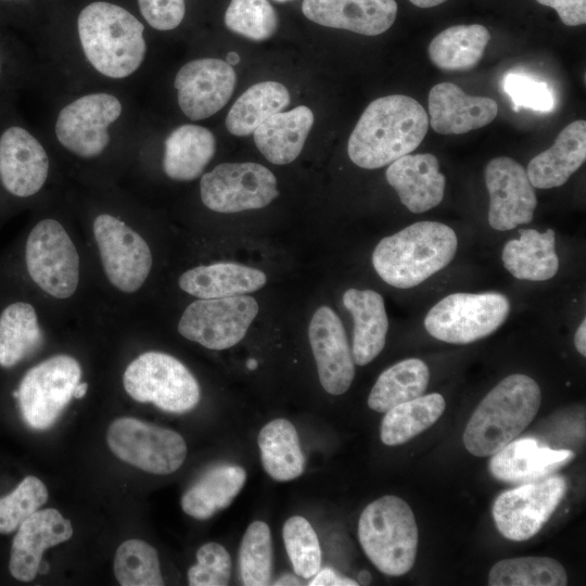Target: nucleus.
<instances>
[{
	"label": "nucleus",
	"mask_w": 586,
	"mask_h": 586,
	"mask_svg": "<svg viewBox=\"0 0 586 586\" xmlns=\"http://www.w3.org/2000/svg\"><path fill=\"white\" fill-rule=\"evenodd\" d=\"M262 464L273 480L286 482L302 475L305 457L295 426L278 418L263 426L257 437Z\"/></svg>",
	"instance_id": "32"
},
{
	"label": "nucleus",
	"mask_w": 586,
	"mask_h": 586,
	"mask_svg": "<svg viewBox=\"0 0 586 586\" xmlns=\"http://www.w3.org/2000/svg\"><path fill=\"white\" fill-rule=\"evenodd\" d=\"M49 156L41 142L26 128L13 125L0 135V181L18 198H28L43 187Z\"/></svg>",
	"instance_id": "19"
},
{
	"label": "nucleus",
	"mask_w": 586,
	"mask_h": 586,
	"mask_svg": "<svg viewBox=\"0 0 586 586\" xmlns=\"http://www.w3.org/2000/svg\"><path fill=\"white\" fill-rule=\"evenodd\" d=\"M309 586H357L358 582L342 576L331 568L319 570L308 583Z\"/></svg>",
	"instance_id": "48"
},
{
	"label": "nucleus",
	"mask_w": 586,
	"mask_h": 586,
	"mask_svg": "<svg viewBox=\"0 0 586 586\" xmlns=\"http://www.w3.org/2000/svg\"><path fill=\"white\" fill-rule=\"evenodd\" d=\"M238 563L243 585H269L273 551L270 528L265 522L254 521L246 528L240 545Z\"/></svg>",
	"instance_id": "39"
},
{
	"label": "nucleus",
	"mask_w": 586,
	"mask_h": 586,
	"mask_svg": "<svg viewBox=\"0 0 586 586\" xmlns=\"http://www.w3.org/2000/svg\"><path fill=\"white\" fill-rule=\"evenodd\" d=\"M124 113L122 100L110 92L81 94L64 104L54 120V136L69 153L90 160L110 145L112 127Z\"/></svg>",
	"instance_id": "8"
},
{
	"label": "nucleus",
	"mask_w": 586,
	"mask_h": 586,
	"mask_svg": "<svg viewBox=\"0 0 586 586\" xmlns=\"http://www.w3.org/2000/svg\"><path fill=\"white\" fill-rule=\"evenodd\" d=\"M282 538L295 574L311 578L321 566V548L311 524L301 515H293L283 524Z\"/></svg>",
	"instance_id": "41"
},
{
	"label": "nucleus",
	"mask_w": 586,
	"mask_h": 586,
	"mask_svg": "<svg viewBox=\"0 0 586 586\" xmlns=\"http://www.w3.org/2000/svg\"><path fill=\"white\" fill-rule=\"evenodd\" d=\"M93 233L111 283L126 293L139 290L152 268V254L144 239L110 214L95 217Z\"/></svg>",
	"instance_id": "15"
},
{
	"label": "nucleus",
	"mask_w": 586,
	"mask_h": 586,
	"mask_svg": "<svg viewBox=\"0 0 586 586\" xmlns=\"http://www.w3.org/2000/svg\"><path fill=\"white\" fill-rule=\"evenodd\" d=\"M144 21L161 31L177 28L186 14L184 0H137Z\"/></svg>",
	"instance_id": "46"
},
{
	"label": "nucleus",
	"mask_w": 586,
	"mask_h": 586,
	"mask_svg": "<svg viewBox=\"0 0 586 586\" xmlns=\"http://www.w3.org/2000/svg\"><path fill=\"white\" fill-rule=\"evenodd\" d=\"M519 232V238L509 240L502 249L504 267L520 280L546 281L553 278L559 269L555 231L521 229Z\"/></svg>",
	"instance_id": "30"
},
{
	"label": "nucleus",
	"mask_w": 586,
	"mask_h": 586,
	"mask_svg": "<svg viewBox=\"0 0 586 586\" xmlns=\"http://www.w3.org/2000/svg\"><path fill=\"white\" fill-rule=\"evenodd\" d=\"M542 393L534 379L513 373L502 379L481 400L463 432L466 449L488 457L530 425L540 407Z\"/></svg>",
	"instance_id": "4"
},
{
	"label": "nucleus",
	"mask_w": 586,
	"mask_h": 586,
	"mask_svg": "<svg viewBox=\"0 0 586 586\" xmlns=\"http://www.w3.org/2000/svg\"><path fill=\"white\" fill-rule=\"evenodd\" d=\"M266 282L262 270L232 262L194 267L183 272L178 281L182 291L204 300L255 292Z\"/></svg>",
	"instance_id": "27"
},
{
	"label": "nucleus",
	"mask_w": 586,
	"mask_h": 586,
	"mask_svg": "<svg viewBox=\"0 0 586 586\" xmlns=\"http://www.w3.org/2000/svg\"><path fill=\"white\" fill-rule=\"evenodd\" d=\"M16 531L9 569L22 582L36 577L46 549L68 540L74 532L71 521L51 508L35 511Z\"/></svg>",
	"instance_id": "20"
},
{
	"label": "nucleus",
	"mask_w": 586,
	"mask_h": 586,
	"mask_svg": "<svg viewBox=\"0 0 586 586\" xmlns=\"http://www.w3.org/2000/svg\"><path fill=\"white\" fill-rule=\"evenodd\" d=\"M489 472L501 482L525 484L544 479L574 458L568 449L543 446L532 437L511 441L492 455Z\"/></svg>",
	"instance_id": "24"
},
{
	"label": "nucleus",
	"mask_w": 586,
	"mask_h": 586,
	"mask_svg": "<svg viewBox=\"0 0 586 586\" xmlns=\"http://www.w3.org/2000/svg\"><path fill=\"white\" fill-rule=\"evenodd\" d=\"M48 500V489L34 475L26 476L16 488L0 497V533L10 534Z\"/></svg>",
	"instance_id": "43"
},
{
	"label": "nucleus",
	"mask_w": 586,
	"mask_h": 586,
	"mask_svg": "<svg viewBox=\"0 0 586 586\" xmlns=\"http://www.w3.org/2000/svg\"><path fill=\"white\" fill-rule=\"evenodd\" d=\"M235 82V72L226 61L215 58L189 61L174 79L179 109L191 120L208 118L228 103Z\"/></svg>",
	"instance_id": "16"
},
{
	"label": "nucleus",
	"mask_w": 586,
	"mask_h": 586,
	"mask_svg": "<svg viewBox=\"0 0 586 586\" xmlns=\"http://www.w3.org/2000/svg\"><path fill=\"white\" fill-rule=\"evenodd\" d=\"M215 152L216 139L209 129L194 124L178 126L164 141L163 170L176 181L194 180Z\"/></svg>",
	"instance_id": "29"
},
{
	"label": "nucleus",
	"mask_w": 586,
	"mask_h": 586,
	"mask_svg": "<svg viewBox=\"0 0 586 586\" xmlns=\"http://www.w3.org/2000/svg\"><path fill=\"white\" fill-rule=\"evenodd\" d=\"M198 562L188 570L191 586H226L231 577V558L218 543H206L196 551Z\"/></svg>",
	"instance_id": "45"
},
{
	"label": "nucleus",
	"mask_w": 586,
	"mask_h": 586,
	"mask_svg": "<svg viewBox=\"0 0 586 586\" xmlns=\"http://www.w3.org/2000/svg\"><path fill=\"white\" fill-rule=\"evenodd\" d=\"M43 342L34 307L9 305L0 315V366L10 368L37 352Z\"/></svg>",
	"instance_id": "37"
},
{
	"label": "nucleus",
	"mask_w": 586,
	"mask_h": 586,
	"mask_svg": "<svg viewBox=\"0 0 586 586\" xmlns=\"http://www.w3.org/2000/svg\"><path fill=\"white\" fill-rule=\"evenodd\" d=\"M18 395H20L18 390H16V391L13 392V397H14V398H18Z\"/></svg>",
	"instance_id": "56"
},
{
	"label": "nucleus",
	"mask_w": 586,
	"mask_h": 586,
	"mask_svg": "<svg viewBox=\"0 0 586 586\" xmlns=\"http://www.w3.org/2000/svg\"><path fill=\"white\" fill-rule=\"evenodd\" d=\"M412 4L419 8H432L444 3L447 0H409Z\"/></svg>",
	"instance_id": "51"
},
{
	"label": "nucleus",
	"mask_w": 586,
	"mask_h": 586,
	"mask_svg": "<svg viewBox=\"0 0 586 586\" xmlns=\"http://www.w3.org/2000/svg\"><path fill=\"white\" fill-rule=\"evenodd\" d=\"M489 39L491 34L483 25H455L436 35L428 52L441 69L468 71L481 61Z\"/></svg>",
	"instance_id": "33"
},
{
	"label": "nucleus",
	"mask_w": 586,
	"mask_h": 586,
	"mask_svg": "<svg viewBox=\"0 0 586 586\" xmlns=\"http://www.w3.org/2000/svg\"><path fill=\"white\" fill-rule=\"evenodd\" d=\"M361 548L382 573L400 576L415 564L418 526L410 506L395 495L370 502L358 521Z\"/></svg>",
	"instance_id": "5"
},
{
	"label": "nucleus",
	"mask_w": 586,
	"mask_h": 586,
	"mask_svg": "<svg viewBox=\"0 0 586 586\" xmlns=\"http://www.w3.org/2000/svg\"><path fill=\"white\" fill-rule=\"evenodd\" d=\"M574 345L576 351L586 356V320L584 319L578 326L574 335Z\"/></svg>",
	"instance_id": "49"
},
{
	"label": "nucleus",
	"mask_w": 586,
	"mask_h": 586,
	"mask_svg": "<svg viewBox=\"0 0 586 586\" xmlns=\"http://www.w3.org/2000/svg\"><path fill=\"white\" fill-rule=\"evenodd\" d=\"M0 72H1V62H0Z\"/></svg>",
	"instance_id": "58"
},
{
	"label": "nucleus",
	"mask_w": 586,
	"mask_h": 586,
	"mask_svg": "<svg viewBox=\"0 0 586 586\" xmlns=\"http://www.w3.org/2000/svg\"><path fill=\"white\" fill-rule=\"evenodd\" d=\"M510 302L501 293H453L424 318L426 332L450 344H469L494 333L507 319Z\"/></svg>",
	"instance_id": "7"
},
{
	"label": "nucleus",
	"mask_w": 586,
	"mask_h": 586,
	"mask_svg": "<svg viewBox=\"0 0 586 586\" xmlns=\"http://www.w3.org/2000/svg\"><path fill=\"white\" fill-rule=\"evenodd\" d=\"M343 305L354 321L352 355L354 362L365 366L384 348L388 318L382 295L373 290L348 289Z\"/></svg>",
	"instance_id": "26"
},
{
	"label": "nucleus",
	"mask_w": 586,
	"mask_h": 586,
	"mask_svg": "<svg viewBox=\"0 0 586 586\" xmlns=\"http://www.w3.org/2000/svg\"><path fill=\"white\" fill-rule=\"evenodd\" d=\"M258 310L257 301L245 294L199 298L183 311L178 331L208 349H227L245 336Z\"/></svg>",
	"instance_id": "11"
},
{
	"label": "nucleus",
	"mask_w": 586,
	"mask_h": 586,
	"mask_svg": "<svg viewBox=\"0 0 586 586\" xmlns=\"http://www.w3.org/2000/svg\"><path fill=\"white\" fill-rule=\"evenodd\" d=\"M484 177L489 194L488 224L493 229L507 231L532 221L537 198L521 164L507 156L493 158Z\"/></svg>",
	"instance_id": "17"
},
{
	"label": "nucleus",
	"mask_w": 586,
	"mask_h": 586,
	"mask_svg": "<svg viewBox=\"0 0 586 586\" xmlns=\"http://www.w3.org/2000/svg\"><path fill=\"white\" fill-rule=\"evenodd\" d=\"M445 406L441 394L431 393L391 408L381 421L382 443L387 446L407 443L432 426L443 415Z\"/></svg>",
	"instance_id": "36"
},
{
	"label": "nucleus",
	"mask_w": 586,
	"mask_h": 586,
	"mask_svg": "<svg viewBox=\"0 0 586 586\" xmlns=\"http://www.w3.org/2000/svg\"><path fill=\"white\" fill-rule=\"evenodd\" d=\"M81 377L79 362L68 355H56L30 368L18 386V404L26 424L46 430L59 419L73 398Z\"/></svg>",
	"instance_id": "10"
},
{
	"label": "nucleus",
	"mask_w": 586,
	"mask_h": 586,
	"mask_svg": "<svg viewBox=\"0 0 586 586\" xmlns=\"http://www.w3.org/2000/svg\"><path fill=\"white\" fill-rule=\"evenodd\" d=\"M76 25L84 58L100 76L124 80L142 66L148 49L144 26L125 8L91 2L79 12Z\"/></svg>",
	"instance_id": "2"
},
{
	"label": "nucleus",
	"mask_w": 586,
	"mask_h": 586,
	"mask_svg": "<svg viewBox=\"0 0 586 586\" xmlns=\"http://www.w3.org/2000/svg\"><path fill=\"white\" fill-rule=\"evenodd\" d=\"M290 104L288 89L278 81H262L246 89L233 103L226 117L231 135L245 137L269 116Z\"/></svg>",
	"instance_id": "35"
},
{
	"label": "nucleus",
	"mask_w": 586,
	"mask_h": 586,
	"mask_svg": "<svg viewBox=\"0 0 586 586\" xmlns=\"http://www.w3.org/2000/svg\"><path fill=\"white\" fill-rule=\"evenodd\" d=\"M429 117L415 99L392 94L364 111L347 144L351 161L366 169L381 168L410 154L425 137Z\"/></svg>",
	"instance_id": "1"
},
{
	"label": "nucleus",
	"mask_w": 586,
	"mask_h": 586,
	"mask_svg": "<svg viewBox=\"0 0 586 586\" xmlns=\"http://www.w3.org/2000/svg\"><path fill=\"white\" fill-rule=\"evenodd\" d=\"M489 586H564L568 575L563 565L548 557H519L495 563L489 573Z\"/></svg>",
	"instance_id": "38"
},
{
	"label": "nucleus",
	"mask_w": 586,
	"mask_h": 586,
	"mask_svg": "<svg viewBox=\"0 0 586 586\" xmlns=\"http://www.w3.org/2000/svg\"><path fill=\"white\" fill-rule=\"evenodd\" d=\"M246 367L250 369V370H254L256 369L257 367V361L254 359V358H251L246 361Z\"/></svg>",
	"instance_id": "55"
},
{
	"label": "nucleus",
	"mask_w": 586,
	"mask_h": 586,
	"mask_svg": "<svg viewBox=\"0 0 586 586\" xmlns=\"http://www.w3.org/2000/svg\"><path fill=\"white\" fill-rule=\"evenodd\" d=\"M114 573L122 586L164 585L157 551L141 539H128L118 546Z\"/></svg>",
	"instance_id": "40"
},
{
	"label": "nucleus",
	"mask_w": 586,
	"mask_h": 586,
	"mask_svg": "<svg viewBox=\"0 0 586 586\" xmlns=\"http://www.w3.org/2000/svg\"><path fill=\"white\" fill-rule=\"evenodd\" d=\"M386 180L400 202L416 214L436 207L444 198L445 177L431 153L406 154L386 169Z\"/></svg>",
	"instance_id": "23"
},
{
	"label": "nucleus",
	"mask_w": 586,
	"mask_h": 586,
	"mask_svg": "<svg viewBox=\"0 0 586 586\" xmlns=\"http://www.w3.org/2000/svg\"><path fill=\"white\" fill-rule=\"evenodd\" d=\"M303 14L311 22L366 36L386 31L395 22V0H303Z\"/></svg>",
	"instance_id": "21"
},
{
	"label": "nucleus",
	"mask_w": 586,
	"mask_h": 586,
	"mask_svg": "<svg viewBox=\"0 0 586 586\" xmlns=\"http://www.w3.org/2000/svg\"><path fill=\"white\" fill-rule=\"evenodd\" d=\"M585 158L586 122L578 119L560 131L552 146L530 161L526 174L534 188H557L569 180Z\"/></svg>",
	"instance_id": "25"
},
{
	"label": "nucleus",
	"mask_w": 586,
	"mask_h": 586,
	"mask_svg": "<svg viewBox=\"0 0 586 586\" xmlns=\"http://www.w3.org/2000/svg\"><path fill=\"white\" fill-rule=\"evenodd\" d=\"M302 582H301V578L297 577L296 575H293V574H284L282 576H280L278 579H276V582L273 583V585H301Z\"/></svg>",
	"instance_id": "50"
},
{
	"label": "nucleus",
	"mask_w": 586,
	"mask_h": 586,
	"mask_svg": "<svg viewBox=\"0 0 586 586\" xmlns=\"http://www.w3.org/2000/svg\"><path fill=\"white\" fill-rule=\"evenodd\" d=\"M228 64H230L231 66L232 65H237L239 62H240V56L237 52L234 51H231L227 54V61H226Z\"/></svg>",
	"instance_id": "53"
},
{
	"label": "nucleus",
	"mask_w": 586,
	"mask_h": 586,
	"mask_svg": "<svg viewBox=\"0 0 586 586\" xmlns=\"http://www.w3.org/2000/svg\"><path fill=\"white\" fill-rule=\"evenodd\" d=\"M556 10L564 25L578 26L586 23V0H536Z\"/></svg>",
	"instance_id": "47"
},
{
	"label": "nucleus",
	"mask_w": 586,
	"mask_h": 586,
	"mask_svg": "<svg viewBox=\"0 0 586 586\" xmlns=\"http://www.w3.org/2000/svg\"><path fill=\"white\" fill-rule=\"evenodd\" d=\"M308 339L319 381L331 395L344 394L355 377V362L344 326L329 306L319 307L309 322Z\"/></svg>",
	"instance_id": "18"
},
{
	"label": "nucleus",
	"mask_w": 586,
	"mask_h": 586,
	"mask_svg": "<svg viewBox=\"0 0 586 586\" xmlns=\"http://www.w3.org/2000/svg\"><path fill=\"white\" fill-rule=\"evenodd\" d=\"M313 124V111L305 105L280 111L254 130V142L267 161L285 165L302 152Z\"/></svg>",
	"instance_id": "28"
},
{
	"label": "nucleus",
	"mask_w": 586,
	"mask_h": 586,
	"mask_svg": "<svg viewBox=\"0 0 586 586\" xmlns=\"http://www.w3.org/2000/svg\"><path fill=\"white\" fill-rule=\"evenodd\" d=\"M246 481L245 470L235 464H218L205 471L182 495L183 512L207 520L227 508Z\"/></svg>",
	"instance_id": "31"
},
{
	"label": "nucleus",
	"mask_w": 586,
	"mask_h": 586,
	"mask_svg": "<svg viewBox=\"0 0 586 586\" xmlns=\"http://www.w3.org/2000/svg\"><path fill=\"white\" fill-rule=\"evenodd\" d=\"M226 27L247 39L263 41L278 28V15L268 0H231L225 13Z\"/></svg>",
	"instance_id": "42"
},
{
	"label": "nucleus",
	"mask_w": 586,
	"mask_h": 586,
	"mask_svg": "<svg viewBox=\"0 0 586 586\" xmlns=\"http://www.w3.org/2000/svg\"><path fill=\"white\" fill-rule=\"evenodd\" d=\"M203 204L217 213L259 209L278 195L277 179L265 166L253 163H222L200 181Z\"/></svg>",
	"instance_id": "12"
},
{
	"label": "nucleus",
	"mask_w": 586,
	"mask_h": 586,
	"mask_svg": "<svg viewBox=\"0 0 586 586\" xmlns=\"http://www.w3.org/2000/svg\"><path fill=\"white\" fill-rule=\"evenodd\" d=\"M106 441L120 460L157 475L174 473L187 456V444L178 432L130 417L114 420Z\"/></svg>",
	"instance_id": "9"
},
{
	"label": "nucleus",
	"mask_w": 586,
	"mask_h": 586,
	"mask_svg": "<svg viewBox=\"0 0 586 586\" xmlns=\"http://www.w3.org/2000/svg\"><path fill=\"white\" fill-rule=\"evenodd\" d=\"M497 112L493 99L468 95L453 82L437 84L429 93L430 124L442 135H461L486 126Z\"/></svg>",
	"instance_id": "22"
},
{
	"label": "nucleus",
	"mask_w": 586,
	"mask_h": 586,
	"mask_svg": "<svg viewBox=\"0 0 586 586\" xmlns=\"http://www.w3.org/2000/svg\"><path fill=\"white\" fill-rule=\"evenodd\" d=\"M26 266L33 281L56 298L72 296L79 282V256L63 226L39 221L26 242Z\"/></svg>",
	"instance_id": "13"
},
{
	"label": "nucleus",
	"mask_w": 586,
	"mask_h": 586,
	"mask_svg": "<svg viewBox=\"0 0 586 586\" xmlns=\"http://www.w3.org/2000/svg\"><path fill=\"white\" fill-rule=\"evenodd\" d=\"M359 582H361L362 584H369V582L371 581V575L369 572L367 571H362L359 573Z\"/></svg>",
	"instance_id": "54"
},
{
	"label": "nucleus",
	"mask_w": 586,
	"mask_h": 586,
	"mask_svg": "<svg viewBox=\"0 0 586 586\" xmlns=\"http://www.w3.org/2000/svg\"><path fill=\"white\" fill-rule=\"evenodd\" d=\"M125 391L140 403H152L163 411L184 413L200 402V386L190 370L177 358L146 352L126 368Z\"/></svg>",
	"instance_id": "6"
},
{
	"label": "nucleus",
	"mask_w": 586,
	"mask_h": 586,
	"mask_svg": "<svg viewBox=\"0 0 586 586\" xmlns=\"http://www.w3.org/2000/svg\"><path fill=\"white\" fill-rule=\"evenodd\" d=\"M275 1L282 3V2H286V1H291V0H275Z\"/></svg>",
	"instance_id": "57"
},
{
	"label": "nucleus",
	"mask_w": 586,
	"mask_h": 586,
	"mask_svg": "<svg viewBox=\"0 0 586 586\" xmlns=\"http://www.w3.org/2000/svg\"><path fill=\"white\" fill-rule=\"evenodd\" d=\"M458 247L456 232L437 221H419L383 238L372 253L379 277L398 289H410L444 269Z\"/></svg>",
	"instance_id": "3"
},
{
	"label": "nucleus",
	"mask_w": 586,
	"mask_h": 586,
	"mask_svg": "<svg viewBox=\"0 0 586 586\" xmlns=\"http://www.w3.org/2000/svg\"><path fill=\"white\" fill-rule=\"evenodd\" d=\"M502 89L511 99L515 112L524 107L548 113L556 106L555 92L550 85L525 73H508L502 79Z\"/></svg>",
	"instance_id": "44"
},
{
	"label": "nucleus",
	"mask_w": 586,
	"mask_h": 586,
	"mask_svg": "<svg viewBox=\"0 0 586 586\" xmlns=\"http://www.w3.org/2000/svg\"><path fill=\"white\" fill-rule=\"evenodd\" d=\"M566 488L563 476L551 475L501 493L492 510L497 530L510 540L530 539L550 519Z\"/></svg>",
	"instance_id": "14"
},
{
	"label": "nucleus",
	"mask_w": 586,
	"mask_h": 586,
	"mask_svg": "<svg viewBox=\"0 0 586 586\" xmlns=\"http://www.w3.org/2000/svg\"><path fill=\"white\" fill-rule=\"evenodd\" d=\"M429 380L430 371L423 360L407 358L398 361L379 375L368 396V406L384 413L423 395Z\"/></svg>",
	"instance_id": "34"
},
{
	"label": "nucleus",
	"mask_w": 586,
	"mask_h": 586,
	"mask_svg": "<svg viewBox=\"0 0 586 586\" xmlns=\"http://www.w3.org/2000/svg\"><path fill=\"white\" fill-rule=\"evenodd\" d=\"M88 391V383L87 382H78L77 385L74 388L73 397L76 399L82 398Z\"/></svg>",
	"instance_id": "52"
}]
</instances>
